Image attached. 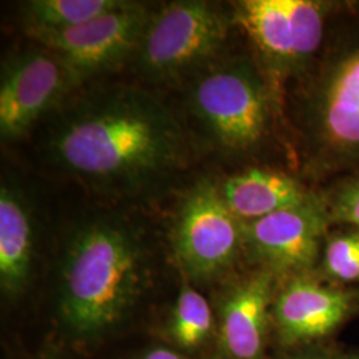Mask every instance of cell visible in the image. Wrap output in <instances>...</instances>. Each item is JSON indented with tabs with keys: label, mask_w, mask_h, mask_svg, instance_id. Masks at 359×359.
<instances>
[{
	"label": "cell",
	"mask_w": 359,
	"mask_h": 359,
	"mask_svg": "<svg viewBox=\"0 0 359 359\" xmlns=\"http://www.w3.org/2000/svg\"><path fill=\"white\" fill-rule=\"evenodd\" d=\"M32 219L23 197L10 185L0 189V285L7 295L19 294L32 264Z\"/></svg>",
	"instance_id": "5bb4252c"
},
{
	"label": "cell",
	"mask_w": 359,
	"mask_h": 359,
	"mask_svg": "<svg viewBox=\"0 0 359 359\" xmlns=\"http://www.w3.org/2000/svg\"><path fill=\"white\" fill-rule=\"evenodd\" d=\"M151 15L142 4L126 1L86 25L55 32L28 31V35L53 52L79 84L133 57Z\"/></svg>",
	"instance_id": "52a82bcc"
},
{
	"label": "cell",
	"mask_w": 359,
	"mask_h": 359,
	"mask_svg": "<svg viewBox=\"0 0 359 359\" xmlns=\"http://www.w3.org/2000/svg\"><path fill=\"white\" fill-rule=\"evenodd\" d=\"M189 107L224 154L253 160L277 137L285 93L252 52L225 55L201 71L189 90Z\"/></svg>",
	"instance_id": "277c9868"
},
{
	"label": "cell",
	"mask_w": 359,
	"mask_h": 359,
	"mask_svg": "<svg viewBox=\"0 0 359 359\" xmlns=\"http://www.w3.org/2000/svg\"><path fill=\"white\" fill-rule=\"evenodd\" d=\"M357 0H241L231 4L234 23L270 80L286 95L329 38L334 23Z\"/></svg>",
	"instance_id": "5b68a950"
},
{
	"label": "cell",
	"mask_w": 359,
	"mask_h": 359,
	"mask_svg": "<svg viewBox=\"0 0 359 359\" xmlns=\"http://www.w3.org/2000/svg\"><path fill=\"white\" fill-rule=\"evenodd\" d=\"M234 23L229 10L210 1H173L151 15L139 50L137 69L154 83L198 75L226 55Z\"/></svg>",
	"instance_id": "8992f818"
},
{
	"label": "cell",
	"mask_w": 359,
	"mask_h": 359,
	"mask_svg": "<svg viewBox=\"0 0 359 359\" xmlns=\"http://www.w3.org/2000/svg\"><path fill=\"white\" fill-rule=\"evenodd\" d=\"M175 250L197 280L217 277L244 250V226L229 210L217 185L203 182L185 198L175 231Z\"/></svg>",
	"instance_id": "9c48e42d"
},
{
	"label": "cell",
	"mask_w": 359,
	"mask_h": 359,
	"mask_svg": "<svg viewBox=\"0 0 359 359\" xmlns=\"http://www.w3.org/2000/svg\"><path fill=\"white\" fill-rule=\"evenodd\" d=\"M124 0H32L23 7L28 31L55 32L86 25L121 7Z\"/></svg>",
	"instance_id": "9a60e30c"
},
{
	"label": "cell",
	"mask_w": 359,
	"mask_h": 359,
	"mask_svg": "<svg viewBox=\"0 0 359 359\" xmlns=\"http://www.w3.org/2000/svg\"><path fill=\"white\" fill-rule=\"evenodd\" d=\"M276 276L259 269L233 287L222 306L221 341L233 359L259 357L269 318Z\"/></svg>",
	"instance_id": "4fadbf2b"
},
{
	"label": "cell",
	"mask_w": 359,
	"mask_h": 359,
	"mask_svg": "<svg viewBox=\"0 0 359 359\" xmlns=\"http://www.w3.org/2000/svg\"><path fill=\"white\" fill-rule=\"evenodd\" d=\"M213 327V314L205 298L188 283H182L170 320L173 341L187 350L201 346Z\"/></svg>",
	"instance_id": "2e32d148"
},
{
	"label": "cell",
	"mask_w": 359,
	"mask_h": 359,
	"mask_svg": "<svg viewBox=\"0 0 359 359\" xmlns=\"http://www.w3.org/2000/svg\"><path fill=\"white\" fill-rule=\"evenodd\" d=\"M142 359H184L179 353L168 348H154L147 353Z\"/></svg>",
	"instance_id": "d6986e66"
},
{
	"label": "cell",
	"mask_w": 359,
	"mask_h": 359,
	"mask_svg": "<svg viewBox=\"0 0 359 359\" xmlns=\"http://www.w3.org/2000/svg\"><path fill=\"white\" fill-rule=\"evenodd\" d=\"M52 161L105 191L132 192L182 164L187 137L177 118L154 95L117 86L90 92L53 121Z\"/></svg>",
	"instance_id": "6da1fadb"
},
{
	"label": "cell",
	"mask_w": 359,
	"mask_h": 359,
	"mask_svg": "<svg viewBox=\"0 0 359 359\" xmlns=\"http://www.w3.org/2000/svg\"><path fill=\"white\" fill-rule=\"evenodd\" d=\"M244 226V250L274 276L314 273L332 222L320 189L301 205L271 213Z\"/></svg>",
	"instance_id": "ba28073f"
},
{
	"label": "cell",
	"mask_w": 359,
	"mask_h": 359,
	"mask_svg": "<svg viewBox=\"0 0 359 359\" xmlns=\"http://www.w3.org/2000/svg\"><path fill=\"white\" fill-rule=\"evenodd\" d=\"M344 359H359V358H344Z\"/></svg>",
	"instance_id": "ffe728a7"
},
{
	"label": "cell",
	"mask_w": 359,
	"mask_h": 359,
	"mask_svg": "<svg viewBox=\"0 0 359 359\" xmlns=\"http://www.w3.org/2000/svg\"><path fill=\"white\" fill-rule=\"evenodd\" d=\"M0 80V133L4 140L25 135L76 84L63 62L47 48L8 59Z\"/></svg>",
	"instance_id": "30bf717a"
},
{
	"label": "cell",
	"mask_w": 359,
	"mask_h": 359,
	"mask_svg": "<svg viewBox=\"0 0 359 359\" xmlns=\"http://www.w3.org/2000/svg\"><path fill=\"white\" fill-rule=\"evenodd\" d=\"M222 200L243 224L310 200L318 188L298 173L278 168L248 167L218 185Z\"/></svg>",
	"instance_id": "7c38bea8"
},
{
	"label": "cell",
	"mask_w": 359,
	"mask_h": 359,
	"mask_svg": "<svg viewBox=\"0 0 359 359\" xmlns=\"http://www.w3.org/2000/svg\"><path fill=\"white\" fill-rule=\"evenodd\" d=\"M144 285V255L128 226L93 219L71 238L65 253L59 308L79 337L109 330L133 306Z\"/></svg>",
	"instance_id": "3957f363"
},
{
	"label": "cell",
	"mask_w": 359,
	"mask_h": 359,
	"mask_svg": "<svg viewBox=\"0 0 359 359\" xmlns=\"http://www.w3.org/2000/svg\"><path fill=\"white\" fill-rule=\"evenodd\" d=\"M286 90L298 175L314 188L359 170V0Z\"/></svg>",
	"instance_id": "7a4b0ae2"
},
{
	"label": "cell",
	"mask_w": 359,
	"mask_h": 359,
	"mask_svg": "<svg viewBox=\"0 0 359 359\" xmlns=\"http://www.w3.org/2000/svg\"><path fill=\"white\" fill-rule=\"evenodd\" d=\"M354 294L325 285L314 273L289 277L274 301V318L286 342L326 337L353 308Z\"/></svg>",
	"instance_id": "8fae6325"
},
{
	"label": "cell",
	"mask_w": 359,
	"mask_h": 359,
	"mask_svg": "<svg viewBox=\"0 0 359 359\" xmlns=\"http://www.w3.org/2000/svg\"><path fill=\"white\" fill-rule=\"evenodd\" d=\"M318 189L332 226L359 228V170L337 177Z\"/></svg>",
	"instance_id": "ac0fdd59"
},
{
	"label": "cell",
	"mask_w": 359,
	"mask_h": 359,
	"mask_svg": "<svg viewBox=\"0 0 359 359\" xmlns=\"http://www.w3.org/2000/svg\"><path fill=\"white\" fill-rule=\"evenodd\" d=\"M322 249V277L334 283H359V228L332 226Z\"/></svg>",
	"instance_id": "e0dca14e"
}]
</instances>
